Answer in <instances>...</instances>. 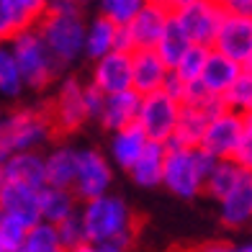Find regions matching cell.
<instances>
[{"label": "cell", "mask_w": 252, "mask_h": 252, "mask_svg": "<svg viewBox=\"0 0 252 252\" xmlns=\"http://www.w3.org/2000/svg\"><path fill=\"white\" fill-rule=\"evenodd\" d=\"M88 242L93 245H121L129 250L134 239V211L121 196H108L88 201L80 206Z\"/></svg>", "instance_id": "obj_1"}, {"label": "cell", "mask_w": 252, "mask_h": 252, "mask_svg": "<svg viewBox=\"0 0 252 252\" xmlns=\"http://www.w3.org/2000/svg\"><path fill=\"white\" fill-rule=\"evenodd\" d=\"M54 124L49 111L16 108L0 119V167L13 155L36 152L54 136Z\"/></svg>", "instance_id": "obj_2"}, {"label": "cell", "mask_w": 252, "mask_h": 252, "mask_svg": "<svg viewBox=\"0 0 252 252\" xmlns=\"http://www.w3.org/2000/svg\"><path fill=\"white\" fill-rule=\"evenodd\" d=\"M216 159L201 147H167L162 186L178 198H196L206 190V180L214 173Z\"/></svg>", "instance_id": "obj_3"}, {"label": "cell", "mask_w": 252, "mask_h": 252, "mask_svg": "<svg viewBox=\"0 0 252 252\" xmlns=\"http://www.w3.org/2000/svg\"><path fill=\"white\" fill-rule=\"evenodd\" d=\"M16 54V62L21 67V75L26 80V88L31 90H47L54 77L62 72V64L52 57L49 47L44 44L39 29L21 31L18 36L8 41Z\"/></svg>", "instance_id": "obj_4"}, {"label": "cell", "mask_w": 252, "mask_h": 252, "mask_svg": "<svg viewBox=\"0 0 252 252\" xmlns=\"http://www.w3.org/2000/svg\"><path fill=\"white\" fill-rule=\"evenodd\" d=\"M39 33L44 44L49 47L52 57L62 67L72 64L75 60L85 54V36H88V24L83 13H44L39 21Z\"/></svg>", "instance_id": "obj_5"}, {"label": "cell", "mask_w": 252, "mask_h": 252, "mask_svg": "<svg viewBox=\"0 0 252 252\" xmlns=\"http://www.w3.org/2000/svg\"><path fill=\"white\" fill-rule=\"evenodd\" d=\"M224 16V3H214V0H178L173 3V21L186 31L190 44H198V47L214 49Z\"/></svg>", "instance_id": "obj_6"}, {"label": "cell", "mask_w": 252, "mask_h": 252, "mask_svg": "<svg viewBox=\"0 0 252 252\" xmlns=\"http://www.w3.org/2000/svg\"><path fill=\"white\" fill-rule=\"evenodd\" d=\"M49 119L54 124L57 134H72L80 126L88 121V111H85V83L75 75H67L60 80V88L54 93Z\"/></svg>", "instance_id": "obj_7"}, {"label": "cell", "mask_w": 252, "mask_h": 252, "mask_svg": "<svg viewBox=\"0 0 252 252\" xmlns=\"http://www.w3.org/2000/svg\"><path fill=\"white\" fill-rule=\"evenodd\" d=\"M180 113H183L180 103L170 98L165 90H159V93H152V95L142 98L139 121L136 124L147 131L150 142H157V144L167 147L170 142H173V136H175Z\"/></svg>", "instance_id": "obj_8"}, {"label": "cell", "mask_w": 252, "mask_h": 252, "mask_svg": "<svg viewBox=\"0 0 252 252\" xmlns=\"http://www.w3.org/2000/svg\"><path fill=\"white\" fill-rule=\"evenodd\" d=\"M113 183V167L106 155L98 150H80V165H77V180L72 193L80 203L95 201L108 196V188Z\"/></svg>", "instance_id": "obj_9"}, {"label": "cell", "mask_w": 252, "mask_h": 252, "mask_svg": "<svg viewBox=\"0 0 252 252\" xmlns=\"http://www.w3.org/2000/svg\"><path fill=\"white\" fill-rule=\"evenodd\" d=\"M242 134H245V119L232 111H221L219 116L211 119L209 129H206V136L201 142V150L209 152L216 162L234 159L239 142H242Z\"/></svg>", "instance_id": "obj_10"}, {"label": "cell", "mask_w": 252, "mask_h": 252, "mask_svg": "<svg viewBox=\"0 0 252 252\" xmlns=\"http://www.w3.org/2000/svg\"><path fill=\"white\" fill-rule=\"evenodd\" d=\"M90 83L106 95H119L134 90V54L111 52L103 60L93 62Z\"/></svg>", "instance_id": "obj_11"}, {"label": "cell", "mask_w": 252, "mask_h": 252, "mask_svg": "<svg viewBox=\"0 0 252 252\" xmlns=\"http://www.w3.org/2000/svg\"><path fill=\"white\" fill-rule=\"evenodd\" d=\"M170 21H173V3H162V0H150L139 10V16L131 21V39L134 49H157L162 33L167 31Z\"/></svg>", "instance_id": "obj_12"}, {"label": "cell", "mask_w": 252, "mask_h": 252, "mask_svg": "<svg viewBox=\"0 0 252 252\" xmlns=\"http://www.w3.org/2000/svg\"><path fill=\"white\" fill-rule=\"evenodd\" d=\"M214 52H219L229 60H234L237 64H247L252 57V18L229 13L221 21V29L216 33Z\"/></svg>", "instance_id": "obj_13"}, {"label": "cell", "mask_w": 252, "mask_h": 252, "mask_svg": "<svg viewBox=\"0 0 252 252\" xmlns=\"http://www.w3.org/2000/svg\"><path fill=\"white\" fill-rule=\"evenodd\" d=\"M47 13L41 0H0V41L8 44L21 31L36 29Z\"/></svg>", "instance_id": "obj_14"}, {"label": "cell", "mask_w": 252, "mask_h": 252, "mask_svg": "<svg viewBox=\"0 0 252 252\" xmlns=\"http://www.w3.org/2000/svg\"><path fill=\"white\" fill-rule=\"evenodd\" d=\"M0 211L26 221L29 226L39 224L41 221V190L8 180V186L0 193Z\"/></svg>", "instance_id": "obj_15"}, {"label": "cell", "mask_w": 252, "mask_h": 252, "mask_svg": "<svg viewBox=\"0 0 252 252\" xmlns=\"http://www.w3.org/2000/svg\"><path fill=\"white\" fill-rule=\"evenodd\" d=\"M170 72L173 70L162 62V57H159L155 49L134 52V90L142 98L152 95V93H159V90L165 88Z\"/></svg>", "instance_id": "obj_16"}, {"label": "cell", "mask_w": 252, "mask_h": 252, "mask_svg": "<svg viewBox=\"0 0 252 252\" xmlns=\"http://www.w3.org/2000/svg\"><path fill=\"white\" fill-rule=\"evenodd\" d=\"M139 108H142V95L136 90L129 93H119V95H108L103 116L98 119L100 126L111 134H119L124 129H129L139 121Z\"/></svg>", "instance_id": "obj_17"}, {"label": "cell", "mask_w": 252, "mask_h": 252, "mask_svg": "<svg viewBox=\"0 0 252 252\" xmlns=\"http://www.w3.org/2000/svg\"><path fill=\"white\" fill-rule=\"evenodd\" d=\"M3 173L10 183H21V186L44 190L47 188V159L41 152H21L13 155L3 165Z\"/></svg>", "instance_id": "obj_18"}, {"label": "cell", "mask_w": 252, "mask_h": 252, "mask_svg": "<svg viewBox=\"0 0 252 252\" xmlns=\"http://www.w3.org/2000/svg\"><path fill=\"white\" fill-rule=\"evenodd\" d=\"M147 144H150V136H147V131L139 124H134L119 134H111V147H108L111 162L129 173L134 162L142 157V152L147 150Z\"/></svg>", "instance_id": "obj_19"}, {"label": "cell", "mask_w": 252, "mask_h": 252, "mask_svg": "<svg viewBox=\"0 0 252 252\" xmlns=\"http://www.w3.org/2000/svg\"><path fill=\"white\" fill-rule=\"evenodd\" d=\"M219 216L229 229H242L252 221V173H245L239 186L219 203Z\"/></svg>", "instance_id": "obj_20"}, {"label": "cell", "mask_w": 252, "mask_h": 252, "mask_svg": "<svg viewBox=\"0 0 252 252\" xmlns=\"http://www.w3.org/2000/svg\"><path fill=\"white\" fill-rule=\"evenodd\" d=\"M242 72H245L242 64H237L234 60H229V57L211 49V57H209V62H206L203 75H201V85L209 90L211 95L224 98L229 93V88L237 83Z\"/></svg>", "instance_id": "obj_21"}, {"label": "cell", "mask_w": 252, "mask_h": 252, "mask_svg": "<svg viewBox=\"0 0 252 252\" xmlns=\"http://www.w3.org/2000/svg\"><path fill=\"white\" fill-rule=\"evenodd\" d=\"M47 159V188L72 190L77 180V165H80V150L72 147H57V150L44 155Z\"/></svg>", "instance_id": "obj_22"}, {"label": "cell", "mask_w": 252, "mask_h": 252, "mask_svg": "<svg viewBox=\"0 0 252 252\" xmlns=\"http://www.w3.org/2000/svg\"><path fill=\"white\" fill-rule=\"evenodd\" d=\"M165 157H167V147L150 142L142 157L134 162L129 170V178L136 183L139 188H157L162 186V175H165Z\"/></svg>", "instance_id": "obj_23"}, {"label": "cell", "mask_w": 252, "mask_h": 252, "mask_svg": "<svg viewBox=\"0 0 252 252\" xmlns=\"http://www.w3.org/2000/svg\"><path fill=\"white\" fill-rule=\"evenodd\" d=\"M80 203L72 190H60V188H44L41 190V221L60 226L70 216L80 214Z\"/></svg>", "instance_id": "obj_24"}, {"label": "cell", "mask_w": 252, "mask_h": 252, "mask_svg": "<svg viewBox=\"0 0 252 252\" xmlns=\"http://www.w3.org/2000/svg\"><path fill=\"white\" fill-rule=\"evenodd\" d=\"M116 31L119 26L111 24V21L106 16H93L88 21V36H85V57L88 60H103L106 54L113 52V47H116Z\"/></svg>", "instance_id": "obj_25"}, {"label": "cell", "mask_w": 252, "mask_h": 252, "mask_svg": "<svg viewBox=\"0 0 252 252\" xmlns=\"http://www.w3.org/2000/svg\"><path fill=\"white\" fill-rule=\"evenodd\" d=\"M209 124H211V116H206L203 111L183 106L175 136H173V142H170L167 147H188V150H196V147H201V142H203Z\"/></svg>", "instance_id": "obj_26"}, {"label": "cell", "mask_w": 252, "mask_h": 252, "mask_svg": "<svg viewBox=\"0 0 252 252\" xmlns=\"http://www.w3.org/2000/svg\"><path fill=\"white\" fill-rule=\"evenodd\" d=\"M245 173L247 170L239 167L234 159H221V162H216L214 173L209 175V180H206V190L203 193H209L214 201L221 203L229 193L239 186V180L245 178Z\"/></svg>", "instance_id": "obj_27"}, {"label": "cell", "mask_w": 252, "mask_h": 252, "mask_svg": "<svg viewBox=\"0 0 252 252\" xmlns=\"http://www.w3.org/2000/svg\"><path fill=\"white\" fill-rule=\"evenodd\" d=\"M26 88V80L21 75V67L16 62V54L10 44H0V95L18 98Z\"/></svg>", "instance_id": "obj_28"}, {"label": "cell", "mask_w": 252, "mask_h": 252, "mask_svg": "<svg viewBox=\"0 0 252 252\" xmlns=\"http://www.w3.org/2000/svg\"><path fill=\"white\" fill-rule=\"evenodd\" d=\"M193 47L190 44V39L186 36V31H183L175 21H170V26H167V31L162 33V39H159V44H157V54L162 57V62L170 67V70H175L178 67V62L186 57V52Z\"/></svg>", "instance_id": "obj_29"}, {"label": "cell", "mask_w": 252, "mask_h": 252, "mask_svg": "<svg viewBox=\"0 0 252 252\" xmlns=\"http://www.w3.org/2000/svg\"><path fill=\"white\" fill-rule=\"evenodd\" d=\"M209 57H211V47H198V44H193V47L186 52V57L178 62L175 67V75L183 80V83H201V75L206 70V62H209Z\"/></svg>", "instance_id": "obj_30"}, {"label": "cell", "mask_w": 252, "mask_h": 252, "mask_svg": "<svg viewBox=\"0 0 252 252\" xmlns=\"http://www.w3.org/2000/svg\"><path fill=\"white\" fill-rule=\"evenodd\" d=\"M24 252H64L62 242H60V232L54 224L39 221L29 229Z\"/></svg>", "instance_id": "obj_31"}, {"label": "cell", "mask_w": 252, "mask_h": 252, "mask_svg": "<svg viewBox=\"0 0 252 252\" xmlns=\"http://www.w3.org/2000/svg\"><path fill=\"white\" fill-rule=\"evenodd\" d=\"M29 229L31 226L26 221L0 211V247H3V252H24Z\"/></svg>", "instance_id": "obj_32"}, {"label": "cell", "mask_w": 252, "mask_h": 252, "mask_svg": "<svg viewBox=\"0 0 252 252\" xmlns=\"http://www.w3.org/2000/svg\"><path fill=\"white\" fill-rule=\"evenodd\" d=\"M224 106L226 111H232L242 119L252 113V75L250 72H242L237 83L229 88V93L224 95Z\"/></svg>", "instance_id": "obj_33"}, {"label": "cell", "mask_w": 252, "mask_h": 252, "mask_svg": "<svg viewBox=\"0 0 252 252\" xmlns=\"http://www.w3.org/2000/svg\"><path fill=\"white\" fill-rule=\"evenodd\" d=\"M100 16H106L111 24L116 26H131V21L139 16V10L144 8V0H103L98 5Z\"/></svg>", "instance_id": "obj_34"}, {"label": "cell", "mask_w": 252, "mask_h": 252, "mask_svg": "<svg viewBox=\"0 0 252 252\" xmlns=\"http://www.w3.org/2000/svg\"><path fill=\"white\" fill-rule=\"evenodd\" d=\"M57 232H60V242H62L64 252L77 250L80 245L88 242L85 224H83V216H80V214H75V216H70L67 221H62L60 226H57Z\"/></svg>", "instance_id": "obj_35"}, {"label": "cell", "mask_w": 252, "mask_h": 252, "mask_svg": "<svg viewBox=\"0 0 252 252\" xmlns=\"http://www.w3.org/2000/svg\"><path fill=\"white\" fill-rule=\"evenodd\" d=\"M234 162L239 167H245L247 173H252V113L245 116V134H242V142H239Z\"/></svg>", "instance_id": "obj_36"}, {"label": "cell", "mask_w": 252, "mask_h": 252, "mask_svg": "<svg viewBox=\"0 0 252 252\" xmlns=\"http://www.w3.org/2000/svg\"><path fill=\"white\" fill-rule=\"evenodd\" d=\"M106 100L108 95L98 90L93 83L85 85V111H88V119H100L103 116V108H106Z\"/></svg>", "instance_id": "obj_37"}, {"label": "cell", "mask_w": 252, "mask_h": 252, "mask_svg": "<svg viewBox=\"0 0 252 252\" xmlns=\"http://www.w3.org/2000/svg\"><path fill=\"white\" fill-rule=\"evenodd\" d=\"M165 93L173 98V100H178L180 106H183V100H186V93H188V83H183V80L175 75V72H170V77H167V83H165Z\"/></svg>", "instance_id": "obj_38"}, {"label": "cell", "mask_w": 252, "mask_h": 252, "mask_svg": "<svg viewBox=\"0 0 252 252\" xmlns=\"http://www.w3.org/2000/svg\"><path fill=\"white\" fill-rule=\"evenodd\" d=\"M47 10L49 13H83V5L72 3V0H52L47 3Z\"/></svg>", "instance_id": "obj_39"}, {"label": "cell", "mask_w": 252, "mask_h": 252, "mask_svg": "<svg viewBox=\"0 0 252 252\" xmlns=\"http://www.w3.org/2000/svg\"><path fill=\"white\" fill-rule=\"evenodd\" d=\"M224 8L229 13H237V16H247L252 18V0H226Z\"/></svg>", "instance_id": "obj_40"}, {"label": "cell", "mask_w": 252, "mask_h": 252, "mask_svg": "<svg viewBox=\"0 0 252 252\" xmlns=\"http://www.w3.org/2000/svg\"><path fill=\"white\" fill-rule=\"evenodd\" d=\"M193 252H237V247L229 245V242H206Z\"/></svg>", "instance_id": "obj_41"}, {"label": "cell", "mask_w": 252, "mask_h": 252, "mask_svg": "<svg viewBox=\"0 0 252 252\" xmlns=\"http://www.w3.org/2000/svg\"><path fill=\"white\" fill-rule=\"evenodd\" d=\"M88 252H126V247L113 245V242H108V245H93V242H88Z\"/></svg>", "instance_id": "obj_42"}, {"label": "cell", "mask_w": 252, "mask_h": 252, "mask_svg": "<svg viewBox=\"0 0 252 252\" xmlns=\"http://www.w3.org/2000/svg\"><path fill=\"white\" fill-rule=\"evenodd\" d=\"M5 186H8V178H5V173H3V167H0V193H3Z\"/></svg>", "instance_id": "obj_43"}, {"label": "cell", "mask_w": 252, "mask_h": 252, "mask_svg": "<svg viewBox=\"0 0 252 252\" xmlns=\"http://www.w3.org/2000/svg\"><path fill=\"white\" fill-rule=\"evenodd\" d=\"M237 252H252V242H245V245H239Z\"/></svg>", "instance_id": "obj_44"}, {"label": "cell", "mask_w": 252, "mask_h": 252, "mask_svg": "<svg viewBox=\"0 0 252 252\" xmlns=\"http://www.w3.org/2000/svg\"><path fill=\"white\" fill-rule=\"evenodd\" d=\"M245 72H250V75H252V57H250V62L245 64Z\"/></svg>", "instance_id": "obj_45"}, {"label": "cell", "mask_w": 252, "mask_h": 252, "mask_svg": "<svg viewBox=\"0 0 252 252\" xmlns=\"http://www.w3.org/2000/svg\"><path fill=\"white\" fill-rule=\"evenodd\" d=\"M0 252H3V247H0Z\"/></svg>", "instance_id": "obj_46"}, {"label": "cell", "mask_w": 252, "mask_h": 252, "mask_svg": "<svg viewBox=\"0 0 252 252\" xmlns=\"http://www.w3.org/2000/svg\"><path fill=\"white\" fill-rule=\"evenodd\" d=\"M250 226H252V221H250Z\"/></svg>", "instance_id": "obj_47"}, {"label": "cell", "mask_w": 252, "mask_h": 252, "mask_svg": "<svg viewBox=\"0 0 252 252\" xmlns=\"http://www.w3.org/2000/svg\"><path fill=\"white\" fill-rule=\"evenodd\" d=\"M0 44H3V41H0Z\"/></svg>", "instance_id": "obj_48"}]
</instances>
